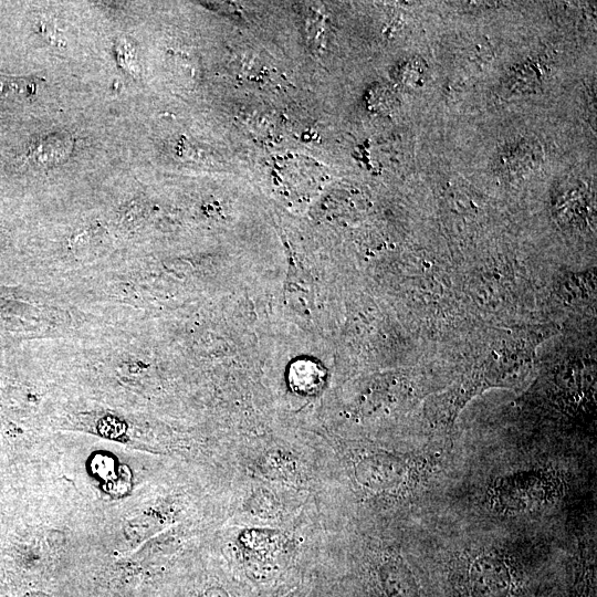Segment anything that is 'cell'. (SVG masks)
I'll return each mask as SVG.
<instances>
[{
    "mask_svg": "<svg viewBox=\"0 0 597 597\" xmlns=\"http://www.w3.org/2000/svg\"><path fill=\"white\" fill-rule=\"evenodd\" d=\"M568 481L555 468H532L491 481L486 501L498 515L513 517L549 508L567 492Z\"/></svg>",
    "mask_w": 597,
    "mask_h": 597,
    "instance_id": "6da1fadb",
    "label": "cell"
},
{
    "mask_svg": "<svg viewBox=\"0 0 597 597\" xmlns=\"http://www.w3.org/2000/svg\"><path fill=\"white\" fill-rule=\"evenodd\" d=\"M452 563L458 586L466 597H516L515 561L504 549L467 548L458 552Z\"/></svg>",
    "mask_w": 597,
    "mask_h": 597,
    "instance_id": "7a4b0ae2",
    "label": "cell"
},
{
    "mask_svg": "<svg viewBox=\"0 0 597 597\" xmlns=\"http://www.w3.org/2000/svg\"><path fill=\"white\" fill-rule=\"evenodd\" d=\"M427 463L418 464L415 460L393 455L377 454L361 458L356 465V478L359 483L372 491H407L416 488L427 479Z\"/></svg>",
    "mask_w": 597,
    "mask_h": 597,
    "instance_id": "3957f363",
    "label": "cell"
},
{
    "mask_svg": "<svg viewBox=\"0 0 597 597\" xmlns=\"http://www.w3.org/2000/svg\"><path fill=\"white\" fill-rule=\"evenodd\" d=\"M380 578L387 597H421L413 573L400 559L386 561Z\"/></svg>",
    "mask_w": 597,
    "mask_h": 597,
    "instance_id": "277c9868",
    "label": "cell"
},
{
    "mask_svg": "<svg viewBox=\"0 0 597 597\" xmlns=\"http://www.w3.org/2000/svg\"><path fill=\"white\" fill-rule=\"evenodd\" d=\"M71 149L72 143L66 139V136L64 138L55 136V138L45 139L35 145L33 154L37 162L48 165L65 160Z\"/></svg>",
    "mask_w": 597,
    "mask_h": 597,
    "instance_id": "5b68a950",
    "label": "cell"
},
{
    "mask_svg": "<svg viewBox=\"0 0 597 597\" xmlns=\"http://www.w3.org/2000/svg\"><path fill=\"white\" fill-rule=\"evenodd\" d=\"M152 525H156V522L153 518L150 517H141L136 518L132 522L129 523L127 528L128 536L131 538L138 537L139 539L142 537H149L154 532L152 529Z\"/></svg>",
    "mask_w": 597,
    "mask_h": 597,
    "instance_id": "8992f818",
    "label": "cell"
},
{
    "mask_svg": "<svg viewBox=\"0 0 597 597\" xmlns=\"http://www.w3.org/2000/svg\"><path fill=\"white\" fill-rule=\"evenodd\" d=\"M199 597H229L228 593L221 588H213L205 591Z\"/></svg>",
    "mask_w": 597,
    "mask_h": 597,
    "instance_id": "52a82bcc",
    "label": "cell"
},
{
    "mask_svg": "<svg viewBox=\"0 0 597 597\" xmlns=\"http://www.w3.org/2000/svg\"><path fill=\"white\" fill-rule=\"evenodd\" d=\"M27 597H47V596L44 594H31V595H28Z\"/></svg>",
    "mask_w": 597,
    "mask_h": 597,
    "instance_id": "ba28073f",
    "label": "cell"
}]
</instances>
